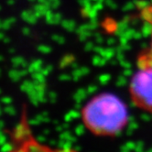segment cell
I'll use <instances>...</instances> for the list:
<instances>
[{"mask_svg": "<svg viewBox=\"0 0 152 152\" xmlns=\"http://www.w3.org/2000/svg\"><path fill=\"white\" fill-rule=\"evenodd\" d=\"M82 122L92 134L113 137L120 133L128 122L126 104L114 94L102 93L86 103L81 111Z\"/></svg>", "mask_w": 152, "mask_h": 152, "instance_id": "obj_1", "label": "cell"}, {"mask_svg": "<svg viewBox=\"0 0 152 152\" xmlns=\"http://www.w3.org/2000/svg\"><path fill=\"white\" fill-rule=\"evenodd\" d=\"M137 67L128 86L130 99L138 109L152 114V65L137 64Z\"/></svg>", "mask_w": 152, "mask_h": 152, "instance_id": "obj_2", "label": "cell"}, {"mask_svg": "<svg viewBox=\"0 0 152 152\" xmlns=\"http://www.w3.org/2000/svg\"><path fill=\"white\" fill-rule=\"evenodd\" d=\"M141 17L146 22H148L151 26V36L148 48L139 53L137 63L152 65V4H148L142 7V9H141Z\"/></svg>", "mask_w": 152, "mask_h": 152, "instance_id": "obj_3", "label": "cell"}, {"mask_svg": "<svg viewBox=\"0 0 152 152\" xmlns=\"http://www.w3.org/2000/svg\"><path fill=\"white\" fill-rule=\"evenodd\" d=\"M31 152H78L77 150L72 149V148H46L44 146H41L39 144H34L32 146Z\"/></svg>", "mask_w": 152, "mask_h": 152, "instance_id": "obj_4", "label": "cell"}, {"mask_svg": "<svg viewBox=\"0 0 152 152\" xmlns=\"http://www.w3.org/2000/svg\"><path fill=\"white\" fill-rule=\"evenodd\" d=\"M16 18L14 17H11V18H7L3 21V24H2V29L4 30H7L9 29L10 28H11L15 23H16Z\"/></svg>", "mask_w": 152, "mask_h": 152, "instance_id": "obj_5", "label": "cell"}, {"mask_svg": "<svg viewBox=\"0 0 152 152\" xmlns=\"http://www.w3.org/2000/svg\"><path fill=\"white\" fill-rule=\"evenodd\" d=\"M7 5H9V6H13L14 4H15V1L14 0H7Z\"/></svg>", "mask_w": 152, "mask_h": 152, "instance_id": "obj_6", "label": "cell"}, {"mask_svg": "<svg viewBox=\"0 0 152 152\" xmlns=\"http://www.w3.org/2000/svg\"><path fill=\"white\" fill-rule=\"evenodd\" d=\"M3 41H4V43H9L10 42V39L7 38V37H5L4 39H3Z\"/></svg>", "mask_w": 152, "mask_h": 152, "instance_id": "obj_7", "label": "cell"}, {"mask_svg": "<svg viewBox=\"0 0 152 152\" xmlns=\"http://www.w3.org/2000/svg\"><path fill=\"white\" fill-rule=\"evenodd\" d=\"M4 38H5V34L3 33L2 31H0V40H3Z\"/></svg>", "mask_w": 152, "mask_h": 152, "instance_id": "obj_8", "label": "cell"}, {"mask_svg": "<svg viewBox=\"0 0 152 152\" xmlns=\"http://www.w3.org/2000/svg\"><path fill=\"white\" fill-rule=\"evenodd\" d=\"M22 31H23V33H24V34H26V35H27V34H28V28H23V29H22Z\"/></svg>", "mask_w": 152, "mask_h": 152, "instance_id": "obj_9", "label": "cell"}, {"mask_svg": "<svg viewBox=\"0 0 152 152\" xmlns=\"http://www.w3.org/2000/svg\"><path fill=\"white\" fill-rule=\"evenodd\" d=\"M8 51H9V53H15V52H16V50L13 49V48H11V49H9V50H8Z\"/></svg>", "mask_w": 152, "mask_h": 152, "instance_id": "obj_10", "label": "cell"}, {"mask_svg": "<svg viewBox=\"0 0 152 152\" xmlns=\"http://www.w3.org/2000/svg\"><path fill=\"white\" fill-rule=\"evenodd\" d=\"M2 24H3V21H1V19H0V30L2 29Z\"/></svg>", "mask_w": 152, "mask_h": 152, "instance_id": "obj_11", "label": "cell"}, {"mask_svg": "<svg viewBox=\"0 0 152 152\" xmlns=\"http://www.w3.org/2000/svg\"><path fill=\"white\" fill-rule=\"evenodd\" d=\"M1 9H2V7H1V6H0V11H1Z\"/></svg>", "mask_w": 152, "mask_h": 152, "instance_id": "obj_12", "label": "cell"}, {"mask_svg": "<svg viewBox=\"0 0 152 152\" xmlns=\"http://www.w3.org/2000/svg\"><path fill=\"white\" fill-rule=\"evenodd\" d=\"M3 59V57H1V56H0V60H2Z\"/></svg>", "mask_w": 152, "mask_h": 152, "instance_id": "obj_13", "label": "cell"}]
</instances>
